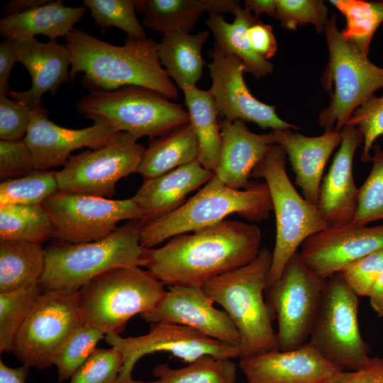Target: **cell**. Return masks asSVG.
I'll list each match as a JSON object with an SVG mask.
<instances>
[{"label":"cell","mask_w":383,"mask_h":383,"mask_svg":"<svg viewBox=\"0 0 383 383\" xmlns=\"http://www.w3.org/2000/svg\"><path fill=\"white\" fill-rule=\"evenodd\" d=\"M254 224L224 220L175 235L160 248H143L141 267L165 286L203 287L213 278L243 267L261 250Z\"/></svg>","instance_id":"1"},{"label":"cell","mask_w":383,"mask_h":383,"mask_svg":"<svg viewBox=\"0 0 383 383\" xmlns=\"http://www.w3.org/2000/svg\"><path fill=\"white\" fill-rule=\"evenodd\" d=\"M158 45L152 38L127 37L124 45H113L74 28L65 37L71 62L70 79L82 72L81 84L90 92L137 86L177 99V87L160 63Z\"/></svg>","instance_id":"2"},{"label":"cell","mask_w":383,"mask_h":383,"mask_svg":"<svg viewBox=\"0 0 383 383\" xmlns=\"http://www.w3.org/2000/svg\"><path fill=\"white\" fill-rule=\"evenodd\" d=\"M272 253L261 248L248 264L216 277L202 287L226 312L240 336V357L279 350L272 320L264 296Z\"/></svg>","instance_id":"3"},{"label":"cell","mask_w":383,"mask_h":383,"mask_svg":"<svg viewBox=\"0 0 383 383\" xmlns=\"http://www.w3.org/2000/svg\"><path fill=\"white\" fill-rule=\"evenodd\" d=\"M272 203L267 184L251 181L243 189H234L213 176L179 208L145 223L140 233L143 248H152L175 235L194 232L237 213L247 220L260 222L269 218Z\"/></svg>","instance_id":"4"},{"label":"cell","mask_w":383,"mask_h":383,"mask_svg":"<svg viewBox=\"0 0 383 383\" xmlns=\"http://www.w3.org/2000/svg\"><path fill=\"white\" fill-rule=\"evenodd\" d=\"M145 221H128L99 240L45 248V266L40 286L45 291H77L88 282L111 269L141 267L143 248L140 233Z\"/></svg>","instance_id":"5"},{"label":"cell","mask_w":383,"mask_h":383,"mask_svg":"<svg viewBox=\"0 0 383 383\" xmlns=\"http://www.w3.org/2000/svg\"><path fill=\"white\" fill-rule=\"evenodd\" d=\"M165 292V285L147 270L117 267L79 289L77 306L84 325L105 335H120L130 318L153 309Z\"/></svg>","instance_id":"6"},{"label":"cell","mask_w":383,"mask_h":383,"mask_svg":"<svg viewBox=\"0 0 383 383\" xmlns=\"http://www.w3.org/2000/svg\"><path fill=\"white\" fill-rule=\"evenodd\" d=\"M286 159L283 149L274 145L251 174L255 179H265L275 216L276 238L267 286L280 277L287 263L309 237L327 228L318 206L294 188L287 173Z\"/></svg>","instance_id":"7"},{"label":"cell","mask_w":383,"mask_h":383,"mask_svg":"<svg viewBox=\"0 0 383 383\" xmlns=\"http://www.w3.org/2000/svg\"><path fill=\"white\" fill-rule=\"evenodd\" d=\"M77 109L84 118L104 119L138 140L144 136L153 140L189 123L188 112L180 104L137 86L89 92L78 101Z\"/></svg>","instance_id":"8"},{"label":"cell","mask_w":383,"mask_h":383,"mask_svg":"<svg viewBox=\"0 0 383 383\" xmlns=\"http://www.w3.org/2000/svg\"><path fill=\"white\" fill-rule=\"evenodd\" d=\"M324 32L329 58L322 83L333 92L328 106L318 115V123L325 131L340 130L353 111L383 88V68L359 52L339 31L336 17L332 15Z\"/></svg>","instance_id":"9"},{"label":"cell","mask_w":383,"mask_h":383,"mask_svg":"<svg viewBox=\"0 0 383 383\" xmlns=\"http://www.w3.org/2000/svg\"><path fill=\"white\" fill-rule=\"evenodd\" d=\"M358 304V296L340 273L327 278L308 340L343 371L357 370L370 357L360 331Z\"/></svg>","instance_id":"10"},{"label":"cell","mask_w":383,"mask_h":383,"mask_svg":"<svg viewBox=\"0 0 383 383\" xmlns=\"http://www.w3.org/2000/svg\"><path fill=\"white\" fill-rule=\"evenodd\" d=\"M325 280L302 261L299 251L280 277L265 289V301L278 322V348L289 350L308 342Z\"/></svg>","instance_id":"11"},{"label":"cell","mask_w":383,"mask_h":383,"mask_svg":"<svg viewBox=\"0 0 383 383\" xmlns=\"http://www.w3.org/2000/svg\"><path fill=\"white\" fill-rule=\"evenodd\" d=\"M77 292L45 291L18 329L11 352L23 365L44 370L69 337L83 323Z\"/></svg>","instance_id":"12"},{"label":"cell","mask_w":383,"mask_h":383,"mask_svg":"<svg viewBox=\"0 0 383 383\" xmlns=\"http://www.w3.org/2000/svg\"><path fill=\"white\" fill-rule=\"evenodd\" d=\"M145 148L133 135L119 132L101 148L72 155L56 172L59 190L111 198L116 183L137 172Z\"/></svg>","instance_id":"13"},{"label":"cell","mask_w":383,"mask_h":383,"mask_svg":"<svg viewBox=\"0 0 383 383\" xmlns=\"http://www.w3.org/2000/svg\"><path fill=\"white\" fill-rule=\"evenodd\" d=\"M42 206L49 215L52 238L58 243L78 244L101 240L123 220H143L132 198L111 199L58 190Z\"/></svg>","instance_id":"14"},{"label":"cell","mask_w":383,"mask_h":383,"mask_svg":"<svg viewBox=\"0 0 383 383\" xmlns=\"http://www.w3.org/2000/svg\"><path fill=\"white\" fill-rule=\"evenodd\" d=\"M104 339L123 355L120 383H149L134 379L132 371L139 359L155 352L170 353L189 364L205 355L231 360L240 357L239 347L208 337L190 327L170 323H151L148 333L139 336L108 334Z\"/></svg>","instance_id":"15"},{"label":"cell","mask_w":383,"mask_h":383,"mask_svg":"<svg viewBox=\"0 0 383 383\" xmlns=\"http://www.w3.org/2000/svg\"><path fill=\"white\" fill-rule=\"evenodd\" d=\"M209 56L211 59L206 65L211 79L209 90L218 115L230 121L252 122L262 129H298L279 117L276 106L264 104L251 94L243 77L245 66L238 57L214 45Z\"/></svg>","instance_id":"16"},{"label":"cell","mask_w":383,"mask_h":383,"mask_svg":"<svg viewBox=\"0 0 383 383\" xmlns=\"http://www.w3.org/2000/svg\"><path fill=\"white\" fill-rule=\"evenodd\" d=\"M118 133L104 119H94L91 126L72 129L55 124L48 118L43 102L32 109L24 141L32 154L38 170L64 166L71 153L84 147L97 149L107 144Z\"/></svg>","instance_id":"17"},{"label":"cell","mask_w":383,"mask_h":383,"mask_svg":"<svg viewBox=\"0 0 383 383\" xmlns=\"http://www.w3.org/2000/svg\"><path fill=\"white\" fill-rule=\"evenodd\" d=\"M202 287L170 286L153 309L140 315L145 321L170 323L240 347V334L224 310L218 309Z\"/></svg>","instance_id":"18"},{"label":"cell","mask_w":383,"mask_h":383,"mask_svg":"<svg viewBox=\"0 0 383 383\" xmlns=\"http://www.w3.org/2000/svg\"><path fill=\"white\" fill-rule=\"evenodd\" d=\"M383 248V225L327 227L309 237L299 251L302 261L323 279Z\"/></svg>","instance_id":"19"},{"label":"cell","mask_w":383,"mask_h":383,"mask_svg":"<svg viewBox=\"0 0 383 383\" xmlns=\"http://www.w3.org/2000/svg\"><path fill=\"white\" fill-rule=\"evenodd\" d=\"M246 383H331L343 372L309 341L289 350H270L240 358Z\"/></svg>","instance_id":"20"},{"label":"cell","mask_w":383,"mask_h":383,"mask_svg":"<svg viewBox=\"0 0 383 383\" xmlns=\"http://www.w3.org/2000/svg\"><path fill=\"white\" fill-rule=\"evenodd\" d=\"M340 133V148L321 181L317 203L327 227L353 223L357 209L358 189L354 182L353 164L363 137L357 127L350 125H345Z\"/></svg>","instance_id":"21"},{"label":"cell","mask_w":383,"mask_h":383,"mask_svg":"<svg viewBox=\"0 0 383 383\" xmlns=\"http://www.w3.org/2000/svg\"><path fill=\"white\" fill-rule=\"evenodd\" d=\"M14 48L17 62L28 71L32 84L26 91L11 89L6 95L13 100L33 109L42 103L41 98L46 92L55 95L60 86L70 79L69 51L57 40L46 43L36 38L14 40Z\"/></svg>","instance_id":"22"},{"label":"cell","mask_w":383,"mask_h":383,"mask_svg":"<svg viewBox=\"0 0 383 383\" xmlns=\"http://www.w3.org/2000/svg\"><path fill=\"white\" fill-rule=\"evenodd\" d=\"M274 145H279L288 157L295 174V183L304 197L316 205L323 170L334 149L340 144V131H325L318 136L309 137L290 129L270 132Z\"/></svg>","instance_id":"23"},{"label":"cell","mask_w":383,"mask_h":383,"mask_svg":"<svg viewBox=\"0 0 383 383\" xmlns=\"http://www.w3.org/2000/svg\"><path fill=\"white\" fill-rule=\"evenodd\" d=\"M219 125L221 148L214 176L230 188L245 189L253 169L274 145L270 133H255L241 120L223 118Z\"/></svg>","instance_id":"24"},{"label":"cell","mask_w":383,"mask_h":383,"mask_svg":"<svg viewBox=\"0 0 383 383\" xmlns=\"http://www.w3.org/2000/svg\"><path fill=\"white\" fill-rule=\"evenodd\" d=\"M214 174L196 160L155 178L144 179L132 197L143 220L150 222L174 211L192 192L206 184Z\"/></svg>","instance_id":"25"},{"label":"cell","mask_w":383,"mask_h":383,"mask_svg":"<svg viewBox=\"0 0 383 383\" xmlns=\"http://www.w3.org/2000/svg\"><path fill=\"white\" fill-rule=\"evenodd\" d=\"M234 0H138L136 11L143 14L144 27L165 35L190 33L204 13L233 12Z\"/></svg>","instance_id":"26"},{"label":"cell","mask_w":383,"mask_h":383,"mask_svg":"<svg viewBox=\"0 0 383 383\" xmlns=\"http://www.w3.org/2000/svg\"><path fill=\"white\" fill-rule=\"evenodd\" d=\"M84 6H67L61 0L49 1L24 13L4 17L0 33L5 38L23 40L44 35L50 40L65 37L83 17Z\"/></svg>","instance_id":"27"},{"label":"cell","mask_w":383,"mask_h":383,"mask_svg":"<svg viewBox=\"0 0 383 383\" xmlns=\"http://www.w3.org/2000/svg\"><path fill=\"white\" fill-rule=\"evenodd\" d=\"M233 14L234 20L228 23L221 13H209L206 23L213 34V45L238 57L245 66V72H250L257 79L271 74L273 64L253 50L248 36L249 27L259 20L239 4Z\"/></svg>","instance_id":"28"},{"label":"cell","mask_w":383,"mask_h":383,"mask_svg":"<svg viewBox=\"0 0 383 383\" xmlns=\"http://www.w3.org/2000/svg\"><path fill=\"white\" fill-rule=\"evenodd\" d=\"M207 31L196 34L172 33L162 35L158 45V57L168 77L182 91L196 87L203 74L205 62L201 55L209 38Z\"/></svg>","instance_id":"29"},{"label":"cell","mask_w":383,"mask_h":383,"mask_svg":"<svg viewBox=\"0 0 383 383\" xmlns=\"http://www.w3.org/2000/svg\"><path fill=\"white\" fill-rule=\"evenodd\" d=\"M199 144L189 123L151 140L137 173L144 179L157 177L198 160Z\"/></svg>","instance_id":"30"},{"label":"cell","mask_w":383,"mask_h":383,"mask_svg":"<svg viewBox=\"0 0 383 383\" xmlns=\"http://www.w3.org/2000/svg\"><path fill=\"white\" fill-rule=\"evenodd\" d=\"M45 266L42 244L0 240V293L40 284Z\"/></svg>","instance_id":"31"},{"label":"cell","mask_w":383,"mask_h":383,"mask_svg":"<svg viewBox=\"0 0 383 383\" xmlns=\"http://www.w3.org/2000/svg\"><path fill=\"white\" fill-rule=\"evenodd\" d=\"M191 124L199 144L198 161L215 171L220 156L221 135L218 110L209 90L196 87L183 90Z\"/></svg>","instance_id":"32"},{"label":"cell","mask_w":383,"mask_h":383,"mask_svg":"<svg viewBox=\"0 0 383 383\" xmlns=\"http://www.w3.org/2000/svg\"><path fill=\"white\" fill-rule=\"evenodd\" d=\"M51 219L42 206H0V240L42 244L52 237Z\"/></svg>","instance_id":"33"},{"label":"cell","mask_w":383,"mask_h":383,"mask_svg":"<svg viewBox=\"0 0 383 383\" xmlns=\"http://www.w3.org/2000/svg\"><path fill=\"white\" fill-rule=\"evenodd\" d=\"M330 2L344 16L343 38L361 54L368 56L370 45L377 29L383 22V1L331 0Z\"/></svg>","instance_id":"34"},{"label":"cell","mask_w":383,"mask_h":383,"mask_svg":"<svg viewBox=\"0 0 383 383\" xmlns=\"http://www.w3.org/2000/svg\"><path fill=\"white\" fill-rule=\"evenodd\" d=\"M152 374L156 379L149 383H237V366L232 360L210 355L182 368L162 363L154 368Z\"/></svg>","instance_id":"35"},{"label":"cell","mask_w":383,"mask_h":383,"mask_svg":"<svg viewBox=\"0 0 383 383\" xmlns=\"http://www.w3.org/2000/svg\"><path fill=\"white\" fill-rule=\"evenodd\" d=\"M55 170H35L0 184V206L42 204L58 190Z\"/></svg>","instance_id":"36"},{"label":"cell","mask_w":383,"mask_h":383,"mask_svg":"<svg viewBox=\"0 0 383 383\" xmlns=\"http://www.w3.org/2000/svg\"><path fill=\"white\" fill-rule=\"evenodd\" d=\"M40 284L0 293V353L12 350L13 339L40 296Z\"/></svg>","instance_id":"37"},{"label":"cell","mask_w":383,"mask_h":383,"mask_svg":"<svg viewBox=\"0 0 383 383\" xmlns=\"http://www.w3.org/2000/svg\"><path fill=\"white\" fill-rule=\"evenodd\" d=\"M138 0H84L83 6L90 11L94 23L102 29L118 28L127 37L136 40L148 39L136 14Z\"/></svg>","instance_id":"38"},{"label":"cell","mask_w":383,"mask_h":383,"mask_svg":"<svg viewBox=\"0 0 383 383\" xmlns=\"http://www.w3.org/2000/svg\"><path fill=\"white\" fill-rule=\"evenodd\" d=\"M100 330L82 324L66 340L57 352L53 365L57 367L59 382L70 379L105 338Z\"/></svg>","instance_id":"39"},{"label":"cell","mask_w":383,"mask_h":383,"mask_svg":"<svg viewBox=\"0 0 383 383\" xmlns=\"http://www.w3.org/2000/svg\"><path fill=\"white\" fill-rule=\"evenodd\" d=\"M373 149L372 170L358 189L357 209L353 223L359 226L383 219V150L378 145Z\"/></svg>","instance_id":"40"},{"label":"cell","mask_w":383,"mask_h":383,"mask_svg":"<svg viewBox=\"0 0 383 383\" xmlns=\"http://www.w3.org/2000/svg\"><path fill=\"white\" fill-rule=\"evenodd\" d=\"M274 18L286 29L312 23L318 32L324 31L329 21L328 10L319 0H277Z\"/></svg>","instance_id":"41"},{"label":"cell","mask_w":383,"mask_h":383,"mask_svg":"<svg viewBox=\"0 0 383 383\" xmlns=\"http://www.w3.org/2000/svg\"><path fill=\"white\" fill-rule=\"evenodd\" d=\"M123 364V355L117 348H96L69 383H120Z\"/></svg>","instance_id":"42"},{"label":"cell","mask_w":383,"mask_h":383,"mask_svg":"<svg viewBox=\"0 0 383 383\" xmlns=\"http://www.w3.org/2000/svg\"><path fill=\"white\" fill-rule=\"evenodd\" d=\"M346 125L357 127L362 135L361 160H372L370 150L373 143L383 135V96H374L356 109Z\"/></svg>","instance_id":"43"},{"label":"cell","mask_w":383,"mask_h":383,"mask_svg":"<svg viewBox=\"0 0 383 383\" xmlns=\"http://www.w3.org/2000/svg\"><path fill=\"white\" fill-rule=\"evenodd\" d=\"M340 273L358 296H368L373 285L383 274V248L360 259Z\"/></svg>","instance_id":"44"},{"label":"cell","mask_w":383,"mask_h":383,"mask_svg":"<svg viewBox=\"0 0 383 383\" xmlns=\"http://www.w3.org/2000/svg\"><path fill=\"white\" fill-rule=\"evenodd\" d=\"M32 109L5 94H0V139L23 140L30 125Z\"/></svg>","instance_id":"45"},{"label":"cell","mask_w":383,"mask_h":383,"mask_svg":"<svg viewBox=\"0 0 383 383\" xmlns=\"http://www.w3.org/2000/svg\"><path fill=\"white\" fill-rule=\"evenodd\" d=\"M38 170L24 140H0V179L2 181L22 177Z\"/></svg>","instance_id":"46"},{"label":"cell","mask_w":383,"mask_h":383,"mask_svg":"<svg viewBox=\"0 0 383 383\" xmlns=\"http://www.w3.org/2000/svg\"><path fill=\"white\" fill-rule=\"evenodd\" d=\"M248 36L253 50L265 60L276 54L277 43L270 25L257 21L248 29Z\"/></svg>","instance_id":"47"},{"label":"cell","mask_w":383,"mask_h":383,"mask_svg":"<svg viewBox=\"0 0 383 383\" xmlns=\"http://www.w3.org/2000/svg\"><path fill=\"white\" fill-rule=\"evenodd\" d=\"M331 383H383V357H370L360 369L343 371Z\"/></svg>","instance_id":"48"},{"label":"cell","mask_w":383,"mask_h":383,"mask_svg":"<svg viewBox=\"0 0 383 383\" xmlns=\"http://www.w3.org/2000/svg\"><path fill=\"white\" fill-rule=\"evenodd\" d=\"M16 62L14 40L5 38L0 43V94H6L11 89L9 79Z\"/></svg>","instance_id":"49"},{"label":"cell","mask_w":383,"mask_h":383,"mask_svg":"<svg viewBox=\"0 0 383 383\" xmlns=\"http://www.w3.org/2000/svg\"><path fill=\"white\" fill-rule=\"evenodd\" d=\"M29 367L22 365L19 367H10L0 360V383H25Z\"/></svg>","instance_id":"50"},{"label":"cell","mask_w":383,"mask_h":383,"mask_svg":"<svg viewBox=\"0 0 383 383\" xmlns=\"http://www.w3.org/2000/svg\"><path fill=\"white\" fill-rule=\"evenodd\" d=\"M243 8L254 13L256 19L265 13L274 17L277 10V0H245L243 2Z\"/></svg>","instance_id":"51"},{"label":"cell","mask_w":383,"mask_h":383,"mask_svg":"<svg viewBox=\"0 0 383 383\" xmlns=\"http://www.w3.org/2000/svg\"><path fill=\"white\" fill-rule=\"evenodd\" d=\"M48 0H13L2 8L4 17L24 13L44 5Z\"/></svg>","instance_id":"52"},{"label":"cell","mask_w":383,"mask_h":383,"mask_svg":"<svg viewBox=\"0 0 383 383\" xmlns=\"http://www.w3.org/2000/svg\"><path fill=\"white\" fill-rule=\"evenodd\" d=\"M370 304L380 317H383V274L373 285L368 296Z\"/></svg>","instance_id":"53"}]
</instances>
